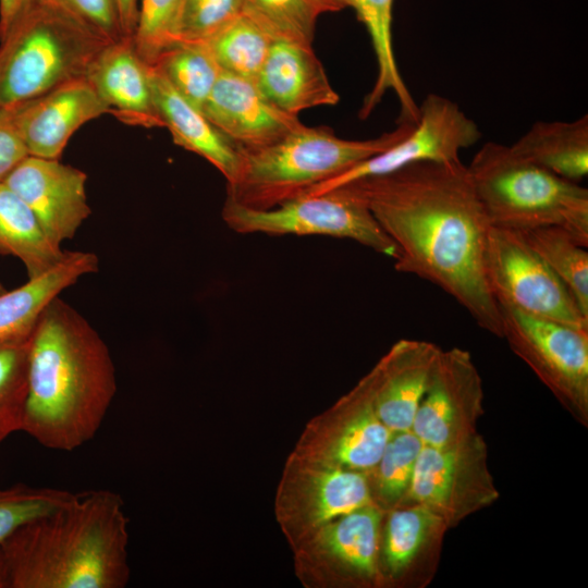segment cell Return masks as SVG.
Instances as JSON below:
<instances>
[{
	"label": "cell",
	"mask_w": 588,
	"mask_h": 588,
	"mask_svg": "<svg viewBox=\"0 0 588 588\" xmlns=\"http://www.w3.org/2000/svg\"><path fill=\"white\" fill-rule=\"evenodd\" d=\"M345 185L396 244V271L439 286L481 329L502 338L501 313L485 275L491 225L461 159L418 161Z\"/></svg>",
	"instance_id": "6da1fadb"
},
{
	"label": "cell",
	"mask_w": 588,
	"mask_h": 588,
	"mask_svg": "<svg viewBox=\"0 0 588 588\" xmlns=\"http://www.w3.org/2000/svg\"><path fill=\"white\" fill-rule=\"evenodd\" d=\"M109 347L59 296L30 334L22 431L40 445L71 452L100 429L117 393Z\"/></svg>",
	"instance_id": "7a4b0ae2"
},
{
	"label": "cell",
	"mask_w": 588,
	"mask_h": 588,
	"mask_svg": "<svg viewBox=\"0 0 588 588\" xmlns=\"http://www.w3.org/2000/svg\"><path fill=\"white\" fill-rule=\"evenodd\" d=\"M130 520L108 489L74 493L0 542L7 588H124L131 577Z\"/></svg>",
	"instance_id": "3957f363"
},
{
	"label": "cell",
	"mask_w": 588,
	"mask_h": 588,
	"mask_svg": "<svg viewBox=\"0 0 588 588\" xmlns=\"http://www.w3.org/2000/svg\"><path fill=\"white\" fill-rule=\"evenodd\" d=\"M414 123H399L369 139H345L329 126L302 125L260 148H237L238 169L226 198L254 209H270L304 195L399 142Z\"/></svg>",
	"instance_id": "277c9868"
},
{
	"label": "cell",
	"mask_w": 588,
	"mask_h": 588,
	"mask_svg": "<svg viewBox=\"0 0 588 588\" xmlns=\"http://www.w3.org/2000/svg\"><path fill=\"white\" fill-rule=\"evenodd\" d=\"M491 226L524 232L558 226L588 245V189L488 142L467 166Z\"/></svg>",
	"instance_id": "5b68a950"
},
{
	"label": "cell",
	"mask_w": 588,
	"mask_h": 588,
	"mask_svg": "<svg viewBox=\"0 0 588 588\" xmlns=\"http://www.w3.org/2000/svg\"><path fill=\"white\" fill-rule=\"evenodd\" d=\"M109 42L56 0H32L0 39V108L85 77Z\"/></svg>",
	"instance_id": "8992f818"
},
{
	"label": "cell",
	"mask_w": 588,
	"mask_h": 588,
	"mask_svg": "<svg viewBox=\"0 0 588 588\" xmlns=\"http://www.w3.org/2000/svg\"><path fill=\"white\" fill-rule=\"evenodd\" d=\"M222 218L242 234L326 235L355 241L379 254L399 257L365 201L348 186L299 196L270 209H254L225 199Z\"/></svg>",
	"instance_id": "52a82bcc"
},
{
	"label": "cell",
	"mask_w": 588,
	"mask_h": 588,
	"mask_svg": "<svg viewBox=\"0 0 588 588\" xmlns=\"http://www.w3.org/2000/svg\"><path fill=\"white\" fill-rule=\"evenodd\" d=\"M502 338L575 416H588V329L498 304Z\"/></svg>",
	"instance_id": "ba28073f"
},
{
	"label": "cell",
	"mask_w": 588,
	"mask_h": 588,
	"mask_svg": "<svg viewBox=\"0 0 588 588\" xmlns=\"http://www.w3.org/2000/svg\"><path fill=\"white\" fill-rule=\"evenodd\" d=\"M485 275L498 304L588 329L573 295L518 231L490 226Z\"/></svg>",
	"instance_id": "9c48e42d"
},
{
	"label": "cell",
	"mask_w": 588,
	"mask_h": 588,
	"mask_svg": "<svg viewBox=\"0 0 588 588\" xmlns=\"http://www.w3.org/2000/svg\"><path fill=\"white\" fill-rule=\"evenodd\" d=\"M498 498L487 445L479 433L451 445L422 446L408 499L431 510L446 527L489 506Z\"/></svg>",
	"instance_id": "30bf717a"
},
{
	"label": "cell",
	"mask_w": 588,
	"mask_h": 588,
	"mask_svg": "<svg viewBox=\"0 0 588 588\" xmlns=\"http://www.w3.org/2000/svg\"><path fill=\"white\" fill-rule=\"evenodd\" d=\"M418 108L417 122L399 142L302 196L324 193L363 177L387 174L418 161L457 160L463 149L481 137L477 123L446 97L429 94Z\"/></svg>",
	"instance_id": "8fae6325"
},
{
	"label": "cell",
	"mask_w": 588,
	"mask_h": 588,
	"mask_svg": "<svg viewBox=\"0 0 588 588\" xmlns=\"http://www.w3.org/2000/svg\"><path fill=\"white\" fill-rule=\"evenodd\" d=\"M482 403V381L470 353L460 347L442 350L412 430L424 445L465 441L479 433Z\"/></svg>",
	"instance_id": "7c38bea8"
},
{
	"label": "cell",
	"mask_w": 588,
	"mask_h": 588,
	"mask_svg": "<svg viewBox=\"0 0 588 588\" xmlns=\"http://www.w3.org/2000/svg\"><path fill=\"white\" fill-rule=\"evenodd\" d=\"M84 171L59 159L28 155L3 183L33 211L48 237L58 246L72 238L91 210Z\"/></svg>",
	"instance_id": "4fadbf2b"
},
{
	"label": "cell",
	"mask_w": 588,
	"mask_h": 588,
	"mask_svg": "<svg viewBox=\"0 0 588 588\" xmlns=\"http://www.w3.org/2000/svg\"><path fill=\"white\" fill-rule=\"evenodd\" d=\"M7 109L28 155L48 159H59L83 124L109 113L86 77Z\"/></svg>",
	"instance_id": "5bb4252c"
},
{
	"label": "cell",
	"mask_w": 588,
	"mask_h": 588,
	"mask_svg": "<svg viewBox=\"0 0 588 588\" xmlns=\"http://www.w3.org/2000/svg\"><path fill=\"white\" fill-rule=\"evenodd\" d=\"M201 111L236 148L271 145L303 125L297 115L271 102L255 81L224 71Z\"/></svg>",
	"instance_id": "9a60e30c"
},
{
	"label": "cell",
	"mask_w": 588,
	"mask_h": 588,
	"mask_svg": "<svg viewBox=\"0 0 588 588\" xmlns=\"http://www.w3.org/2000/svg\"><path fill=\"white\" fill-rule=\"evenodd\" d=\"M441 351L428 341L402 339L367 375L376 412L392 432L412 429Z\"/></svg>",
	"instance_id": "2e32d148"
},
{
	"label": "cell",
	"mask_w": 588,
	"mask_h": 588,
	"mask_svg": "<svg viewBox=\"0 0 588 588\" xmlns=\"http://www.w3.org/2000/svg\"><path fill=\"white\" fill-rule=\"evenodd\" d=\"M85 77L117 119L130 125L163 127L154 100L150 65L136 51L132 37L105 46Z\"/></svg>",
	"instance_id": "e0dca14e"
},
{
	"label": "cell",
	"mask_w": 588,
	"mask_h": 588,
	"mask_svg": "<svg viewBox=\"0 0 588 588\" xmlns=\"http://www.w3.org/2000/svg\"><path fill=\"white\" fill-rule=\"evenodd\" d=\"M255 82L271 102L294 115L340 101L313 47L295 41L274 40Z\"/></svg>",
	"instance_id": "ac0fdd59"
},
{
	"label": "cell",
	"mask_w": 588,
	"mask_h": 588,
	"mask_svg": "<svg viewBox=\"0 0 588 588\" xmlns=\"http://www.w3.org/2000/svg\"><path fill=\"white\" fill-rule=\"evenodd\" d=\"M340 415L322 463L360 471L375 468L392 431L376 412L367 376L341 401Z\"/></svg>",
	"instance_id": "d6986e66"
},
{
	"label": "cell",
	"mask_w": 588,
	"mask_h": 588,
	"mask_svg": "<svg viewBox=\"0 0 588 588\" xmlns=\"http://www.w3.org/2000/svg\"><path fill=\"white\" fill-rule=\"evenodd\" d=\"M150 79L157 111L173 142L206 159L231 182L238 169L237 148L152 65Z\"/></svg>",
	"instance_id": "ffe728a7"
},
{
	"label": "cell",
	"mask_w": 588,
	"mask_h": 588,
	"mask_svg": "<svg viewBox=\"0 0 588 588\" xmlns=\"http://www.w3.org/2000/svg\"><path fill=\"white\" fill-rule=\"evenodd\" d=\"M98 257L88 252H66L47 272L0 294V340L29 335L44 309L59 294L89 273L98 271Z\"/></svg>",
	"instance_id": "44dd1931"
},
{
	"label": "cell",
	"mask_w": 588,
	"mask_h": 588,
	"mask_svg": "<svg viewBox=\"0 0 588 588\" xmlns=\"http://www.w3.org/2000/svg\"><path fill=\"white\" fill-rule=\"evenodd\" d=\"M357 19L368 32L377 61V77L364 98L359 118L367 119L388 91L394 93L400 103L399 123H416L418 105L397 68L392 36L394 0H348Z\"/></svg>",
	"instance_id": "7402d4cb"
},
{
	"label": "cell",
	"mask_w": 588,
	"mask_h": 588,
	"mask_svg": "<svg viewBox=\"0 0 588 588\" xmlns=\"http://www.w3.org/2000/svg\"><path fill=\"white\" fill-rule=\"evenodd\" d=\"M510 146L525 159L578 183L588 174V115L536 122Z\"/></svg>",
	"instance_id": "603a6c76"
},
{
	"label": "cell",
	"mask_w": 588,
	"mask_h": 588,
	"mask_svg": "<svg viewBox=\"0 0 588 588\" xmlns=\"http://www.w3.org/2000/svg\"><path fill=\"white\" fill-rule=\"evenodd\" d=\"M0 253L19 258L28 279L56 267L65 256L46 234L28 206L0 183Z\"/></svg>",
	"instance_id": "cb8c5ba5"
},
{
	"label": "cell",
	"mask_w": 588,
	"mask_h": 588,
	"mask_svg": "<svg viewBox=\"0 0 588 588\" xmlns=\"http://www.w3.org/2000/svg\"><path fill=\"white\" fill-rule=\"evenodd\" d=\"M382 510L375 502L340 516L320 530L324 551L341 565L366 578L378 573Z\"/></svg>",
	"instance_id": "d4e9b609"
},
{
	"label": "cell",
	"mask_w": 588,
	"mask_h": 588,
	"mask_svg": "<svg viewBox=\"0 0 588 588\" xmlns=\"http://www.w3.org/2000/svg\"><path fill=\"white\" fill-rule=\"evenodd\" d=\"M304 488V513L313 526L373 503L366 471L322 463L311 470Z\"/></svg>",
	"instance_id": "484cf974"
},
{
	"label": "cell",
	"mask_w": 588,
	"mask_h": 588,
	"mask_svg": "<svg viewBox=\"0 0 588 588\" xmlns=\"http://www.w3.org/2000/svg\"><path fill=\"white\" fill-rule=\"evenodd\" d=\"M448 528L428 507L414 503L390 511L383 554L391 575L400 576L421 558L436 536Z\"/></svg>",
	"instance_id": "4316f807"
},
{
	"label": "cell",
	"mask_w": 588,
	"mask_h": 588,
	"mask_svg": "<svg viewBox=\"0 0 588 588\" xmlns=\"http://www.w3.org/2000/svg\"><path fill=\"white\" fill-rule=\"evenodd\" d=\"M273 41L269 33L243 11L206 45L222 71L255 81Z\"/></svg>",
	"instance_id": "83f0119b"
},
{
	"label": "cell",
	"mask_w": 588,
	"mask_h": 588,
	"mask_svg": "<svg viewBox=\"0 0 588 588\" xmlns=\"http://www.w3.org/2000/svg\"><path fill=\"white\" fill-rule=\"evenodd\" d=\"M189 103L204 107L222 70L207 45L176 42L152 64Z\"/></svg>",
	"instance_id": "f1b7e54d"
},
{
	"label": "cell",
	"mask_w": 588,
	"mask_h": 588,
	"mask_svg": "<svg viewBox=\"0 0 588 588\" xmlns=\"http://www.w3.org/2000/svg\"><path fill=\"white\" fill-rule=\"evenodd\" d=\"M528 244L565 284L588 317V252L566 231L542 226L520 232Z\"/></svg>",
	"instance_id": "f546056e"
},
{
	"label": "cell",
	"mask_w": 588,
	"mask_h": 588,
	"mask_svg": "<svg viewBox=\"0 0 588 588\" xmlns=\"http://www.w3.org/2000/svg\"><path fill=\"white\" fill-rule=\"evenodd\" d=\"M30 334L0 340V443L22 431Z\"/></svg>",
	"instance_id": "4dcf8cb0"
},
{
	"label": "cell",
	"mask_w": 588,
	"mask_h": 588,
	"mask_svg": "<svg viewBox=\"0 0 588 588\" xmlns=\"http://www.w3.org/2000/svg\"><path fill=\"white\" fill-rule=\"evenodd\" d=\"M424 444L412 429L392 432L375 466L378 498L382 504L396 509L408 493Z\"/></svg>",
	"instance_id": "1f68e13d"
},
{
	"label": "cell",
	"mask_w": 588,
	"mask_h": 588,
	"mask_svg": "<svg viewBox=\"0 0 588 588\" xmlns=\"http://www.w3.org/2000/svg\"><path fill=\"white\" fill-rule=\"evenodd\" d=\"M244 12L253 16L274 40L313 46L320 15L308 0H245Z\"/></svg>",
	"instance_id": "d6a6232c"
},
{
	"label": "cell",
	"mask_w": 588,
	"mask_h": 588,
	"mask_svg": "<svg viewBox=\"0 0 588 588\" xmlns=\"http://www.w3.org/2000/svg\"><path fill=\"white\" fill-rule=\"evenodd\" d=\"M183 3L184 0H140L132 39L138 54L149 65L177 42Z\"/></svg>",
	"instance_id": "836d02e7"
},
{
	"label": "cell",
	"mask_w": 588,
	"mask_h": 588,
	"mask_svg": "<svg viewBox=\"0 0 588 588\" xmlns=\"http://www.w3.org/2000/svg\"><path fill=\"white\" fill-rule=\"evenodd\" d=\"M73 494L64 489L25 483L0 488V542L21 525L61 507Z\"/></svg>",
	"instance_id": "e575fe53"
},
{
	"label": "cell",
	"mask_w": 588,
	"mask_h": 588,
	"mask_svg": "<svg viewBox=\"0 0 588 588\" xmlns=\"http://www.w3.org/2000/svg\"><path fill=\"white\" fill-rule=\"evenodd\" d=\"M245 0H184L177 29V42L208 44L235 20Z\"/></svg>",
	"instance_id": "d590c367"
},
{
	"label": "cell",
	"mask_w": 588,
	"mask_h": 588,
	"mask_svg": "<svg viewBox=\"0 0 588 588\" xmlns=\"http://www.w3.org/2000/svg\"><path fill=\"white\" fill-rule=\"evenodd\" d=\"M82 24L109 41L124 38L115 0H56Z\"/></svg>",
	"instance_id": "8d00e7d4"
},
{
	"label": "cell",
	"mask_w": 588,
	"mask_h": 588,
	"mask_svg": "<svg viewBox=\"0 0 588 588\" xmlns=\"http://www.w3.org/2000/svg\"><path fill=\"white\" fill-rule=\"evenodd\" d=\"M28 156L7 108H0V183Z\"/></svg>",
	"instance_id": "74e56055"
},
{
	"label": "cell",
	"mask_w": 588,
	"mask_h": 588,
	"mask_svg": "<svg viewBox=\"0 0 588 588\" xmlns=\"http://www.w3.org/2000/svg\"><path fill=\"white\" fill-rule=\"evenodd\" d=\"M125 37H133L138 19V0H115Z\"/></svg>",
	"instance_id": "f35d334b"
},
{
	"label": "cell",
	"mask_w": 588,
	"mask_h": 588,
	"mask_svg": "<svg viewBox=\"0 0 588 588\" xmlns=\"http://www.w3.org/2000/svg\"><path fill=\"white\" fill-rule=\"evenodd\" d=\"M32 0H0V39Z\"/></svg>",
	"instance_id": "ab89813d"
},
{
	"label": "cell",
	"mask_w": 588,
	"mask_h": 588,
	"mask_svg": "<svg viewBox=\"0 0 588 588\" xmlns=\"http://www.w3.org/2000/svg\"><path fill=\"white\" fill-rule=\"evenodd\" d=\"M319 14L339 12L350 7L348 0H308Z\"/></svg>",
	"instance_id": "60d3db41"
},
{
	"label": "cell",
	"mask_w": 588,
	"mask_h": 588,
	"mask_svg": "<svg viewBox=\"0 0 588 588\" xmlns=\"http://www.w3.org/2000/svg\"><path fill=\"white\" fill-rule=\"evenodd\" d=\"M0 588H7V578H5V572H4L1 554H0Z\"/></svg>",
	"instance_id": "b9f144b4"
},
{
	"label": "cell",
	"mask_w": 588,
	"mask_h": 588,
	"mask_svg": "<svg viewBox=\"0 0 588 588\" xmlns=\"http://www.w3.org/2000/svg\"><path fill=\"white\" fill-rule=\"evenodd\" d=\"M7 290L3 287V285L0 283V294L5 292Z\"/></svg>",
	"instance_id": "7bdbcfd3"
}]
</instances>
